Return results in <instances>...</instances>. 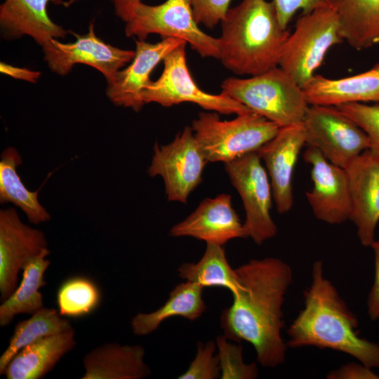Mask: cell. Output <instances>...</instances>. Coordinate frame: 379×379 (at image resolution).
Returning a JSON list of instances; mask_svg holds the SVG:
<instances>
[{"label":"cell","instance_id":"cell-6","mask_svg":"<svg viewBox=\"0 0 379 379\" xmlns=\"http://www.w3.org/2000/svg\"><path fill=\"white\" fill-rule=\"evenodd\" d=\"M343 41L339 18L331 6L302 14L285 43L279 66L302 88L328 51Z\"/></svg>","mask_w":379,"mask_h":379},{"label":"cell","instance_id":"cell-35","mask_svg":"<svg viewBox=\"0 0 379 379\" xmlns=\"http://www.w3.org/2000/svg\"><path fill=\"white\" fill-rule=\"evenodd\" d=\"M328 379H379L372 368L359 362H350L328 372Z\"/></svg>","mask_w":379,"mask_h":379},{"label":"cell","instance_id":"cell-39","mask_svg":"<svg viewBox=\"0 0 379 379\" xmlns=\"http://www.w3.org/2000/svg\"><path fill=\"white\" fill-rule=\"evenodd\" d=\"M112 1H113V0H112Z\"/></svg>","mask_w":379,"mask_h":379},{"label":"cell","instance_id":"cell-4","mask_svg":"<svg viewBox=\"0 0 379 379\" xmlns=\"http://www.w3.org/2000/svg\"><path fill=\"white\" fill-rule=\"evenodd\" d=\"M220 88L279 127L302 124L310 106L302 88L279 66L246 79L227 78Z\"/></svg>","mask_w":379,"mask_h":379},{"label":"cell","instance_id":"cell-29","mask_svg":"<svg viewBox=\"0 0 379 379\" xmlns=\"http://www.w3.org/2000/svg\"><path fill=\"white\" fill-rule=\"evenodd\" d=\"M99 286L85 276H73L59 286L56 301L58 312L63 317L80 318L94 312L100 305Z\"/></svg>","mask_w":379,"mask_h":379},{"label":"cell","instance_id":"cell-3","mask_svg":"<svg viewBox=\"0 0 379 379\" xmlns=\"http://www.w3.org/2000/svg\"><path fill=\"white\" fill-rule=\"evenodd\" d=\"M220 25V60L225 68L254 76L279 66L290 33L281 27L272 1L241 0Z\"/></svg>","mask_w":379,"mask_h":379},{"label":"cell","instance_id":"cell-23","mask_svg":"<svg viewBox=\"0 0 379 379\" xmlns=\"http://www.w3.org/2000/svg\"><path fill=\"white\" fill-rule=\"evenodd\" d=\"M344 41L357 51L379 44V0H330Z\"/></svg>","mask_w":379,"mask_h":379},{"label":"cell","instance_id":"cell-22","mask_svg":"<svg viewBox=\"0 0 379 379\" xmlns=\"http://www.w3.org/2000/svg\"><path fill=\"white\" fill-rule=\"evenodd\" d=\"M76 345L74 331L43 338L22 348L1 375L7 379H40Z\"/></svg>","mask_w":379,"mask_h":379},{"label":"cell","instance_id":"cell-7","mask_svg":"<svg viewBox=\"0 0 379 379\" xmlns=\"http://www.w3.org/2000/svg\"><path fill=\"white\" fill-rule=\"evenodd\" d=\"M128 37L145 40L151 34L184 40L203 58L220 60L218 38L204 32L194 20L190 0H166L150 6L140 2L133 6L125 21Z\"/></svg>","mask_w":379,"mask_h":379},{"label":"cell","instance_id":"cell-25","mask_svg":"<svg viewBox=\"0 0 379 379\" xmlns=\"http://www.w3.org/2000/svg\"><path fill=\"white\" fill-rule=\"evenodd\" d=\"M50 254L48 248L30 258L22 268L20 284L0 305V326L10 324L20 314H34L44 307L43 295L39 289L46 284L44 273L51 262L45 258Z\"/></svg>","mask_w":379,"mask_h":379},{"label":"cell","instance_id":"cell-27","mask_svg":"<svg viewBox=\"0 0 379 379\" xmlns=\"http://www.w3.org/2000/svg\"><path fill=\"white\" fill-rule=\"evenodd\" d=\"M178 276L204 287H222L232 295L241 287L239 277L227 260L222 246L206 244L205 252L196 263L184 262L178 269Z\"/></svg>","mask_w":379,"mask_h":379},{"label":"cell","instance_id":"cell-31","mask_svg":"<svg viewBox=\"0 0 379 379\" xmlns=\"http://www.w3.org/2000/svg\"><path fill=\"white\" fill-rule=\"evenodd\" d=\"M335 107L366 133L370 142L369 149L379 156V103L350 102Z\"/></svg>","mask_w":379,"mask_h":379},{"label":"cell","instance_id":"cell-13","mask_svg":"<svg viewBox=\"0 0 379 379\" xmlns=\"http://www.w3.org/2000/svg\"><path fill=\"white\" fill-rule=\"evenodd\" d=\"M303 157L311 166L313 187L306 197L316 218L330 225L350 220L351 200L345 168L331 163L311 146H307Z\"/></svg>","mask_w":379,"mask_h":379},{"label":"cell","instance_id":"cell-16","mask_svg":"<svg viewBox=\"0 0 379 379\" xmlns=\"http://www.w3.org/2000/svg\"><path fill=\"white\" fill-rule=\"evenodd\" d=\"M183 43L186 42L175 37H164L155 44L135 40L131 63L120 69L107 84L106 93L109 99L116 105L140 111L145 105L141 95L152 81V72L170 52Z\"/></svg>","mask_w":379,"mask_h":379},{"label":"cell","instance_id":"cell-5","mask_svg":"<svg viewBox=\"0 0 379 379\" xmlns=\"http://www.w3.org/2000/svg\"><path fill=\"white\" fill-rule=\"evenodd\" d=\"M191 127L207 161L224 164L258 151L280 128L253 111L228 121L218 112H201Z\"/></svg>","mask_w":379,"mask_h":379},{"label":"cell","instance_id":"cell-20","mask_svg":"<svg viewBox=\"0 0 379 379\" xmlns=\"http://www.w3.org/2000/svg\"><path fill=\"white\" fill-rule=\"evenodd\" d=\"M302 90L309 105L379 103V62L368 71L342 79L314 74Z\"/></svg>","mask_w":379,"mask_h":379},{"label":"cell","instance_id":"cell-21","mask_svg":"<svg viewBox=\"0 0 379 379\" xmlns=\"http://www.w3.org/2000/svg\"><path fill=\"white\" fill-rule=\"evenodd\" d=\"M145 351L140 345H121L106 343L92 349L84 357L82 379H142L151 368L145 362Z\"/></svg>","mask_w":379,"mask_h":379},{"label":"cell","instance_id":"cell-33","mask_svg":"<svg viewBox=\"0 0 379 379\" xmlns=\"http://www.w3.org/2000/svg\"><path fill=\"white\" fill-rule=\"evenodd\" d=\"M232 0H190L197 24L213 28L224 18Z\"/></svg>","mask_w":379,"mask_h":379},{"label":"cell","instance_id":"cell-34","mask_svg":"<svg viewBox=\"0 0 379 379\" xmlns=\"http://www.w3.org/2000/svg\"><path fill=\"white\" fill-rule=\"evenodd\" d=\"M281 27L286 29L295 13L301 10L306 14L325 6H331L330 0H272Z\"/></svg>","mask_w":379,"mask_h":379},{"label":"cell","instance_id":"cell-14","mask_svg":"<svg viewBox=\"0 0 379 379\" xmlns=\"http://www.w3.org/2000/svg\"><path fill=\"white\" fill-rule=\"evenodd\" d=\"M44 233L24 224L13 208L0 211V293L1 302L15 291L25 264L47 247Z\"/></svg>","mask_w":379,"mask_h":379},{"label":"cell","instance_id":"cell-15","mask_svg":"<svg viewBox=\"0 0 379 379\" xmlns=\"http://www.w3.org/2000/svg\"><path fill=\"white\" fill-rule=\"evenodd\" d=\"M348 175L352 220L362 246L371 247L379 222V156L366 149L345 168Z\"/></svg>","mask_w":379,"mask_h":379},{"label":"cell","instance_id":"cell-1","mask_svg":"<svg viewBox=\"0 0 379 379\" xmlns=\"http://www.w3.org/2000/svg\"><path fill=\"white\" fill-rule=\"evenodd\" d=\"M235 271L241 287L220 316L223 335L251 344L262 366L277 367L285 361L288 348L281 336L282 307L293 270L281 259L268 257L251 259Z\"/></svg>","mask_w":379,"mask_h":379},{"label":"cell","instance_id":"cell-11","mask_svg":"<svg viewBox=\"0 0 379 379\" xmlns=\"http://www.w3.org/2000/svg\"><path fill=\"white\" fill-rule=\"evenodd\" d=\"M208 162L191 126H186L165 145L156 142L147 173L162 177L168 201L186 204L192 191L201 182Z\"/></svg>","mask_w":379,"mask_h":379},{"label":"cell","instance_id":"cell-9","mask_svg":"<svg viewBox=\"0 0 379 379\" xmlns=\"http://www.w3.org/2000/svg\"><path fill=\"white\" fill-rule=\"evenodd\" d=\"M302 125L306 145L317 149L328 161L343 168L369 149L366 133L335 106L310 105Z\"/></svg>","mask_w":379,"mask_h":379},{"label":"cell","instance_id":"cell-8","mask_svg":"<svg viewBox=\"0 0 379 379\" xmlns=\"http://www.w3.org/2000/svg\"><path fill=\"white\" fill-rule=\"evenodd\" d=\"M186 44L180 45L164 58L161 74L156 81H151L142 93L143 102H156L163 107L192 102L207 111L223 114L238 115L252 111L223 92L211 94L197 85L187 65Z\"/></svg>","mask_w":379,"mask_h":379},{"label":"cell","instance_id":"cell-19","mask_svg":"<svg viewBox=\"0 0 379 379\" xmlns=\"http://www.w3.org/2000/svg\"><path fill=\"white\" fill-rule=\"evenodd\" d=\"M67 6L63 0H5L0 6V25L8 36L28 35L41 47L51 39H63L69 33L49 17L50 3Z\"/></svg>","mask_w":379,"mask_h":379},{"label":"cell","instance_id":"cell-37","mask_svg":"<svg viewBox=\"0 0 379 379\" xmlns=\"http://www.w3.org/2000/svg\"><path fill=\"white\" fill-rule=\"evenodd\" d=\"M0 70L1 73L13 78L33 83L36 82L41 75L39 72L18 67L5 62H1Z\"/></svg>","mask_w":379,"mask_h":379},{"label":"cell","instance_id":"cell-28","mask_svg":"<svg viewBox=\"0 0 379 379\" xmlns=\"http://www.w3.org/2000/svg\"><path fill=\"white\" fill-rule=\"evenodd\" d=\"M72 328L70 322L53 308L42 307L29 319L19 321L15 326L7 348L0 357V374L24 347L43 338Z\"/></svg>","mask_w":379,"mask_h":379},{"label":"cell","instance_id":"cell-24","mask_svg":"<svg viewBox=\"0 0 379 379\" xmlns=\"http://www.w3.org/2000/svg\"><path fill=\"white\" fill-rule=\"evenodd\" d=\"M204 286L186 281L175 286L167 301L150 313H138L131 321L135 335H145L156 331L166 319L182 317L190 321L199 318L206 309L202 298Z\"/></svg>","mask_w":379,"mask_h":379},{"label":"cell","instance_id":"cell-36","mask_svg":"<svg viewBox=\"0 0 379 379\" xmlns=\"http://www.w3.org/2000/svg\"><path fill=\"white\" fill-rule=\"evenodd\" d=\"M374 254L375 273L373 283L367 298V312L369 318L377 320L379 318V241L371 246Z\"/></svg>","mask_w":379,"mask_h":379},{"label":"cell","instance_id":"cell-26","mask_svg":"<svg viewBox=\"0 0 379 379\" xmlns=\"http://www.w3.org/2000/svg\"><path fill=\"white\" fill-rule=\"evenodd\" d=\"M22 164L18 151L12 147L4 149L0 161V202H11L20 208L31 223L39 225L48 221L51 215L38 199L39 190L27 189L18 175L16 168Z\"/></svg>","mask_w":379,"mask_h":379},{"label":"cell","instance_id":"cell-38","mask_svg":"<svg viewBox=\"0 0 379 379\" xmlns=\"http://www.w3.org/2000/svg\"><path fill=\"white\" fill-rule=\"evenodd\" d=\"M116 15L126 21L131 8L142 0H113Z\"/></svg>","mask_w":379,"mask_h":379},{"label":"cell","instance_id":"cell-17","mask_svg":"<svg viewBox=\"0 0 379 379\" xmlns=\"http://www.w3.org/2000/svg\"><path fill=\"white\" fill-rule=\"evenodd\" d=\"M305 145L302 125H293L280 127L275 136L257 151L268 171L279 213H286L293 206V173Z\"/></svg>","mask_w":379,"mask_h":379},{"label":"cell","instance_id":"cell-18","mask_svg":"<svg viewBox=\"0 0 379 379\" xmlns=\"http://www.w3.org/2000/svg\"><path fill=\"white\" fill-rule=\"evenodd\" d=\"M169 234L220 246L232 239L247 237L244 223L232 208V197L227 194L202 200L194 212L171 227Z\"/></svg>","mask_w":379,"mask_h":379},{"label":"cell","instance_id":"cell-30","mask_svg":"<svg viewBox=\"0 0 379 379\" xmlns=\"http://www.w3.org/2000/svg\"><path fill=\"white\" fill-rule=\"evenodd\" d=\"M222 379H254L258 375L255 363L244 361L241 345L228 342L225 335L215 339Z\"/></svg>","mask_w":379,"mask_h":379},{"label":"cell","instance_id":"cell-12","mask_svg":"<svg viewBox=\"0 0 379 379\" xmlns=\"http://www.w3.org/2000/svg\"><path fill=\"white\" fill-rule=\"evenodd\" d=\"M72 34L76 37L74 42L65 44L51 39L42 47L48 66L59 75H66L75 64H84L100 71L108 84L134 57L135 51L113 46L97 36L93 23L90 24L88 33Z\"/></svg>","mask_w":379,"mask_h":379},{"label":"cell","instance_id":"cell-10","mask_svg":"<svg viewBox=\"0 0 379 379\" xmlns=\"http://www.w3.org/2000/svg\"><path fill=\"white\" fill-rule=\"evenodd\" d=\"M261 161L256 151L225 164V171L244 204V227L247 237L258 245L277 233V227L270 215L272 186Z\"/></svg>","mask_w":379,"mask_h":379},{"label":"cell","instance_id":"cell-32","mask_svg":"<svg viewBox=\"0 0 379 379\" xmlns=\"http://www.w3.org/2000/svg\"><path fill=\"white\" fill-rule=\"evenodd\" d=\"M216 343L199 342L194 360L178 379H216L220 378L221 372L218 355H214Z\"/></svg>","mask_w":379,"mask_h":379},{"label":"cell","instance_id":"cell-2","mask_svg":"<svg viewBox=\"0 0 379 379\" xmlns=\"http://www.w3.org/2000/svg\"><path fill=\"white\" fill-rule=\"evenodd\" d=\"M358 325L355 314L325 277L323 262L315 261L304 293V307L287 330V347L333 350L379 368V344L359 336Z\"/></svg>","mask_w":379,"mask_h":379}]
</instances>
